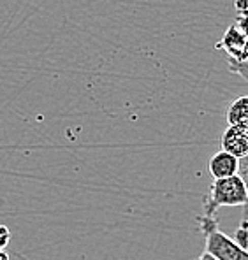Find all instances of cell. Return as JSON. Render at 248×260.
Segmentation results:
<instances>
[{"instance_id":"cell-1","label":"cell","mask_w":248,"mask_h":260,"mask_svg":"<svg viewBox=\"0 0 248 260\" xmlns=\"http://www.w3.org/2000/svg\"><path fill=\"white\" fill-rule=\"evenodd\" d=\"M248 204V192L243 179L238 174L224 179H213L209 192L204 197V215L215 216L220 208Z\"/></svg>"},{"instance_id":"cell-2","label":"cell","mask_w":248,"mask_h":260,"mask_svg":"<svg viewBox=\"0 0 248 260\" xmlns=\"http://www.w3.org/2000/svg\"><path fill=\"white\" fill-rule=\"evenodd\" d=\"M197 223L206 241V253L216 260H248V251L224 234L215 216H197Z\"/></svg>"},{"instance_id":"cell-3","label":"cell","mask_w":248,"mask_h":260,"mask_svg":"<svg viewBox=\"0 0 248 260\" xmlns=\"http://www.w3.org/2000/svg\"><path fill=\"white\" fill-rule=\"evenodd\" d=\"M216 48L227 53L229 71L248 79V37L245 34L239 32L234 25L229 26Z\"/></svg>"},{"instance_id":"cell-4","label":"cell","mask_w":248,"mask_h":260,"mask_svg":"<svg viewBox=\"0 0 248 260\" xmlns=\"http://www.w3.org/2000/svg\"><path fill=\"white\" fill-rule=\"evenodd\" d=\"M222 151L232 155L234 158L243 160L248 156V130L239 127H227L222 134Z\"/></svg>"},{"instance_id":"cell-5","label":"cell","mask_w":248,"mask_h":260,"mask_svg":"<svg viewBox=\"0 0 248 260\" xmlns=\"http://www.w3.org/2000/svg\"><path fill=\"white\" fill-rule=\"evenodd\" d=\"M209 174L213 176V179H224L236 176L239 171V160L234 158L232 155H229L226 151H219L211 156L208 164Z\"/></svg>"},{"instance_id":"cell-6","label":"cell","mask_w":248,"mask_h":260,"mask_svg":"<svg viewBox=\"0 0 248 260\" xmlns=\"http://www.w3.org/2000/svg\"><path fill=\"white\" fill-rule=\"evenodd\" d=\"M227 127H239L248 130V95L232 101L226 111Z\"/></svg>"},{"instance_id":"cell-7","label":"cell","mask_w":248,"mask_h":260,"mask_svg":"<svg viewBox=\"0 0 248 260\" xmlns=\"http://www.w3.org/2000/svg\"><path fill=\"white\" fill-rule=\"evenodd\" d=\"M238 176L243 179V183H245L246 186V192H248V156L243 160H239V171H238ZM239 227H245L248 229V204L245 206V216H243L241 220V225Z\"/></svg>"},{"instance_id":"cell-8","label":"cell","mask_w":248,"mask_h":260,"mask_svg":"<svg viewBox=\"0 0 248 260\" xmlns=\"http://www.w3.org/2000/svg\"><path fill=\"white\" fill-rule=\"evenodd\" d=\"M234 26L239 30L241 34H245L248 37V11H243V13H238V16H236V23Z\"/></svg>"},{"instance_id":"cell-9","label":"cell","mask_w":248,"mask_h":260,"mask_svg":"<svg viewBox=\"0 0 248 260\" xmlns=\"http://www.w3.org/2000/svg\"><path fill=\"white\" fill-rule=\"evenodd\" d=\"M9 241H11L9 229H7L6 225H0V250H4V248L9 244Z\"/></svg>"},{"instance_id":"cell-10","label":"cell","mask_w":248,"mask_h":260,"mask_svg":"<svg viewBox=\"0 0 248 260\" xmlns=\"http://www.w3.org/2000/svg\"><path fill=\"white\" fill-rule=\"evenodd\" d=\"M234 7L238 13H243V11H248V0H236Z\"/></svg>"},{"instance_id":"cell-11","label":"cell","mask_w":248,"mask_h":260,"mask_svg":"<svg viewBox=\"0 0 248 260\" xmlns=\"http://www.w3.org/2000/svg\"><path fill=\"white\" fill-rule=\"evenodd\" d=\"M197 260H216V258H215V257H211V255L206 253V251H204L203 255H199V257H197Z\"/></svg>"}]
</instances>
